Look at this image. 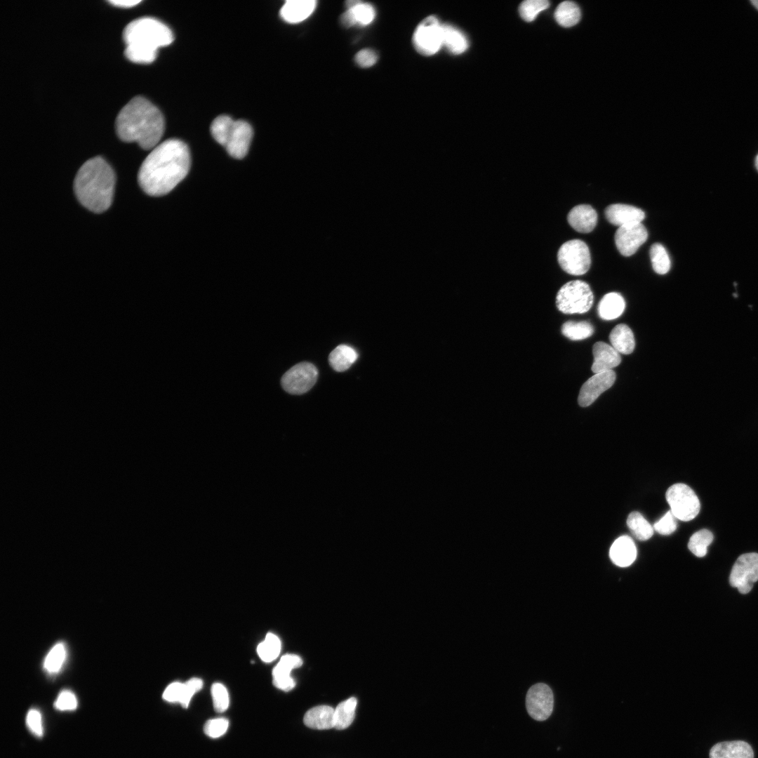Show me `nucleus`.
Here are the masks:
<instances>
[{"label":"nucleus","mask_w":758,"mask_h":758,"mask_svg":"<svg viewBox=\"0 0 758 758\" xmlns=\"http://www.w3.org/2000/svg\"><path fill=\"white\" fill-rule=\"evenodd\" d=\"M190 167L187 145L178 139H168L153 148L145 159L138 172V183L148 195L162 196L186 177Z\"/></svg>","instance_id":"1"},{"label":"nucleus","mask_w":758,"mask_h":758,"mask_svg":"<svg viewBox=\"0 0 758 758\" xmlns=\"http://www.w3.org/2000/svg\"><path fill=\"white\" fill-rule=\"evenodd\" d=\"M164 128L161 112L142 96L134 97L128 102L115 121L118 137L124 142H135L144 149H151L158 145Z\"/></svg>","instance_id":"2"},{"label":"nucleus","mask_w":758,"mask_h":758,"mask_svg":"<svg viewBox=\"0 0 758 758\" xmlns=\"http://www.w3.org/2000/svg\"><path fill=\"white\" fill-rule=\"evenodd\" d=\"M115 185L112 167L102 157L86 161L78 171L74 182L76 197L87 209L101 213L111 206Z\"/></svg>","instance_id":"3"},{"label":"nucleus","mask_w":758,"mask_h":758,"mask_svg":"<svg viewBox=\"0 0 758 758\" xmlns=\"http://www.w3.org/2000/svg\"><path fill=\"white\" fill-rule=\"evenodd\" d=\"M125 55L136 63L152 62L160 47L173 41L170 28L160 20L149 17L137 18L124 28Z\"/></svg>","instance_id":"4"},{"label":"nucleus","mask_w":758,"mask_h":758,"mask_svg":"<svg viewBox=\"0 0 758 758\" xmlns=\"http://www.w3.org/2000/svg\"><path fill=\"white\" fill-rule=\"evenodd\" d=\"M210 130L213 138L233 158L241 159L248 153L253 130L246 121L220 115L213 121Z\"/></svg>","instance_id":"5"},{"label":"nucleus","mask_w":758,"mask_h":758,"mask_svg":"<svg viewBox=\"0 0 758 758\" xmlns=\"http://www.w3.org/2000/svg\"><path fill=\"white\" fill-rule=\"evenodd\" d=\"M594 295L590 286L581 280L570 281L563 285L556 296V305L564 314H583L592 306Z\"/></svg>","instance_id":"6"},{"label":"nucleus","mask_w":758,"mask_h":758,"mask_svg":"<svg viewBox=\"0 0 758 758\" xmlns=\"http://www.w3.org/2000/svg\"><path fill=\"white\" fill-rule=\"evenodd\" d=\"M670 511L679 520L689 521L700 512V503L692 488L681 483L671 486L665 494Z\"/></svg>","instance_id":"7"},{"label":"nucleus","mask_w":758,"mask_h":758,"mask_svg":"<svg viewBox=\"0 0 758 758\" xmlns=\"http://www.w3.org/2000/svg\"><path fill=\"white\" fill-rule=\"evenodd\" d=\"M557 260L561 268L566 273L576 276L584 274L591 264L588 246L579 239L568 241L559 248Z\"/></svg>","instance_id":"8"},{"label":"nucleus","mask_w":758,"mask_h":758,"mask_svg":"<svg viewBox=\"0 0 758 758\" xmlns=\"http://www.w3.org/2000/svg\"><path fill=\"white\" fill-rule=\"evenodd\" d=\"M412 42L420 54L426 56L435 54L443 46L442 25L433 15L425 18L415 28Z\"/></svg>","instance_id":"9"},{"label":"nucleus","mask_w":758,"mask_h":758,"mask_svg":"<svg viewBox=\"0 0 758 758\" xmlns=\"http://www.w3.org/2000/svg\"><path fill=\"white\" fill-rule=\"evenodd\" d=\"M758 580V553L750 552L740 555L734 563L729 576L731 586L745 594L750 592L753 584Z\"/></svg>","instance_id":"10"},{"label":"nucleus","mask_w":758,"mask_h":758,"mask_svg":"<svg viewBox=\"0 0 758 758\" xmlns=\"http://www.w3.org/2000/svg\"><path fill=\"white\" fill-rule=\"evenodd\" d=\"M318 378L317 367L310 362L297 364L282 376L281 384L284 390L291 394H302L309 391Z\"/></svg>","instance_id":"11"},{"label":"nucleus","mask_w":758,"mask_h":758,"mask_svg":"<svg viewBox=\"0 0 758 758\" xmlns=\"http://www.w3.org/2000/svg\"><path fill=\"white\" fill-rule=\"evenodd\" d=\"M526 707L533 719L544 721L548 719L554 707V696L551 689L543 683L531 686L526 693Z\"/></svg>","instance_id":"12"},{"label":"nucleus","mask_w":758,"mask_h":758,"mask_svg":"<svg viewBox=\"0 0 758 758\" xmlns=\"http://www.w3.org/2000/svg\"><path fill=\"white\" fill-rule=\"evenodd\" d=\"M647 238V230L641 222L619 227L614 237L616 247L624 256L634 254Z\"/></svg>","instance_id":"13"},{"label":"nucleus","mask_w":758,"mask_h":758,"mask_svg":"<svg viewBox=\"0 0 758 758\" xmlns=\"http://www.w3.org/2000/svg\"><path fill=\"white\" fill-rule=\"evenodd\" d=\"M616 373L611 370L595 373L582 385L578 399L582 407L591 405L598 397L609 389L616 380Z\"/></svg>","instance_id":"14"},{"label":"nucleus","mask_w":758,"mask_h":758,"mask_svg":"<svg viewBox=\"0 0 758 758\" xmlns=\"http://www.w3.org/2000/svg\"><path fill=\"white\" fill-rule=\"evenodd\" d=\"M302 664V660L298 655L292 653L284 655L272 670L274 686L284 691L293 689L295 682L291 676V672L300 667Z\"/></svg>","instance_id":"15"},{"label":"nucleus","mask_w":758,"mask_h":758,"mask_svg":"<svg viewBox=\"0 0 758 758\" xmlns=\"http://www.w3.org/2000/svg\"><path fill=\"white\" fill-rule=\"evenodd\" d=\"M604 213L611 224L618 227L640 223L645 218L644 212L640 208L623 204L609 205L606 208Z\"/></svg>","instance_id":"16"},{"label":"nucleus","mask_w":758,"mask_h":758,"mask_svg":"<svg viewBox=\"0 0 758 758\" xmlns=\"http://www.w3.org/2000/svg\"><path fill=\"white\" fill-rule=\"evenodd\" d=\"M592 353L594 361L591 369L594 374L611 371L621 362L619 352L604 342L596 343Z\"/></svg>","instance_id":"17"},{"label":"nucleus","mask_w":758,"mask_h":758,"mask_svg":"<svg viewBox=\"0 0 758 758\" xmlns=\"http://www.w3.org/2000/svg\"><path fill=\"white\" fill-rule=\"evenodd\" d=\"M567 220L576 231L580 233H589L597 225V213L590 205H578L569 211Z\"/></svg>","instance_id":"18"},{"label":"nucleus","mask_w":758,"mask_h":758,"mask_svg":"<svg viewBox=\"0 0 758 758\" xmlns=\"http://www.w3.org/2000/svg\"><path fill=\"white\" fill-rule=\"evenodd\" d=\"M710 758H754L750 744L743 740L724 741L712 747Z\"/></svg>","instance_id":"19"},{"label":"nucleus","mask_w":758,"mask_h":758,"mask_svg":"<svg viewBox=\"0 0 758 758\" xmlns=\"http://www.w3.org/2000/svg\"><path fill=\"white\" fill-rule=\"evenodd\" d=\"M609 556L616 566H630L637 557V548L634 541L628 536L618 538L610 548Z\"/></svg>","instance_id":"20"},{"label":"nucleus","mask_w":758,"mask_h":758,"mask_svg":"<svg viewBox=\"0 0 758 758\" xmlns=\"http://www.w3.org/2000/svg\"><path fill=\"white\" fill-rule=\"evenodd\" d=\"M317 6L315 0H288L280 10L281 18L289 23H298L307 18Z\"/></svg>","instance_id":"21"},{"label":"nucleus","mask_w":758,"mask_h":758,"mask_svg":"<svg viewBox=\"0 0 758 758\" xmlns=\"http://www.w3.org/2000/svg\"><path fill=\"white\" fill-rule=\"evenodd\" d=\"M303 722L305 726L314 729L334 728V708L328 705L314 707L305 714Z\"/></svg>","instance_id":"22"},{"label":"nucleus","mask_w":758,"mask_h":758,"mask_svg":"<svg viewBox=\"0 0 758 758\" xmlns=\"http://www.w3.org/2000/svg\"><path fill=\"white\" fill-rule=\"evenodd\" d=\"M625 302L623 296L615 292L606 294L600 300L597 312L604 320H613L619 317L625 310Z\"/></svg>","instance_id":"23"},{"label":"nucleus","mask_w":758,"mask_h":758,"mask_svg":"<svg viewBox=\"0 0 758 758\" xmlns=\"http://www.w3.org/2000/svg\"><path fill=\"white\" fill-rule=\"evenodd\" d=\"M609 340L612 347L624 354H631L635 347L634 334L626 324L616 326L610 333Z\"/></svg>","instance_id":"24"},{"label":"nucleus","mask_w":758,"mask_h":758,"mask_svg":"<svg viewBox=\"0 0 758 758\" xmlns=\"http://www.w3.org/2000/svg\"><path fill=\"white\" fill-rule=\"evenodd\" d=\"M443 46L455 55L465 52L469 46L465 35L458 28L448 24L442 25Z\"/></svg>","instance_id":"25"},{"label":"nucleus","mask_w":758,"mask_h":758,"mask_svg":"<svg viewBox=\"0 0 758 758\" xmlns=\"http://www.w3.org/2000/svg\"><path fill=\"white\" fill-rule=\"evenodd\" d=\"M357 351L347 345L337 346L329 354L328 361L336 371L347 370L357 359Z\"/></svg>","instance_id":"26"},{"label":"nucleus","mask_w":758,"mask_h":758,"mask_svg":"<svg viewBox=\"0 0 758 758\" xmlns=\"http://www.w3.org/2000/svg\"><path fill=\"white\" fill-rule=\"evenodd\" d=\"M357 704V699L351 697L338 705L334 709L335 729L343 730L350 726L354 719Z\"/></svg>","instance_id":"27"},{"label":"nucleus","mask_w":758,"mask_h":758,"mask_svg":"<svg viewBox=\"0 0 758 758\" xmlns=\"http://www.w3.org/2000/svg\"><path fill=\"white\" fill-rule=\"evenodd\" d=\"M580 10L578 5L568 1L561 3L554 13L556 21L564 27L574 26L580 21Z\"/></svg>","instance_id":"28"},{"label":"nucleus","mask_w":758,"mask_h":758,"mask_svg":"<svg viewBox=\"0 0 758 758\" xmlns=\"http://www.w3.org/2000/svg\"><path fill=\"white\" fill-rule=\"evenodd\" d=\"M627 525L631 533L639 540H646L653 534V528L638 512H632L628 515Z\"/></svg>","instance_id":"29"},{"label":"nucleus","mask_w":758,"mask_h":758,"mask_svg":"<svg viewBox=\"0 0 758 758\" xmlns=\"http://www.w3.org/2000/svg\"><path fill=\"white\" fill-rule=\"evenodd\" d=\"M346 7L347 9L352 12L356 24L367 25L375 18V8L369 3H364L357 0L347 1Z\"/></svg>","instance_id":"30"},{"label":"nucleus","mask_w":758,"mask_h":758,"mask_svg":"<svg viewBox=\"0 0 758 758\" xmlns=\"http://www.w3.org/2000/svg\"><path fill=\"white\" fill-rule=\"evenodd\" d=\"M281 647L279 638L276 634L270 632L267 634L265 639L258 644L257 652L263 662L270 663L279 656Z\"/></svg>","instance_id":"31"},{"label":"nucleus","mask_w":758,"mask_h":758,"mask_svg":"<svg viewBox=\"0 0 758 758\" xmlns=\"http://www.w3.org/2000/svg\"><path fill=\"white\" fill-rule=\"evenodd\" d=\"M561 333L571 340H580L590 337L594 333V327L586 321H568L562 325Z\"/></svg>","instance_id":"32"},{"label":"nucleus","mask_w":758,"mask_h":758,"mask_svg":"<svg viewBox=\"0 0 758 758\" xmlns=\"http://www.w3.org/2000/svg\"><path fill=\"white\" fill-rule=\"evenodd\" d=\"M714 539L712 533L703 528L694 533L690 538L688 548L696 557H703L707 552V547Z\"/></svg>","instance_id":"33"},{"label":"nucleus","mask_w":758,"mask_h":758,"mask_svg":"<svg viewBox=\"0 0 758 758\" xmlns=\"http://www.w3.org/2000/svg\"><path fill=\"white\" fill-rule=\"evenodd\" d=\"M649 255L653 269L657 274H665L670 270V260L662 244H653L650 248Z\"/></svg>","instance_id":"34"},{"label":"nucleus","mask_w":758,"mask_h":758,"mask_svg":"<svg viewBox=\"0 0 758 758\" xmlns=\"http://www.w3.org/2000/svg\"><path fill=\"white\" fill-rule=\"evenodd\" d=\"M66 658V649L63 643L56 644L47 654L44 667L49 673H56L62 667Z\"/></svg>","instance_id":"35"},{"label":"nucleus","mask_w":758,"mask_h":758,"mask_svg":"<svg viewBox=\"0 0 758 758\" xmlns=\"http://www.w3.org/2000/svg\"><path fill=\"white\" fill-rule=\"evenodd\" d=\"M549 6L550 3L546 0H526L520 4L519 13L524 20L531 22L535 20L539 13Z\"/></svg>","instance_id":"36"},{"label":"nucleus","mask_w":758,"mask_h":758,"mask_svg":"<svg viewBox=\"0 0 758 758\" xmlns=\"http://www.w3.org/2000/svg\"><path fill=\"white\" fill-rule=\"evenodd\" d=\"M214 710L217 712L226 711L230 705L227 689L220 683H214L211 689Z\"/></svg>","instance_id":"37"},{"label":"nucleus","mask_w":758,"mask_h":758,"mask_svg":"<svg viewBox=\"0 0 758 758\" xmlns=\"http://www.w3.org/2000/svg\"><path fill=\"white\" fill-rule=\"evenodd\" d=\"M229 727V721L225 718H215L208 720L204 726L205 734L211 738H218L224 735Z\"/></svg>","instance_id":"38"},{"label":"nucleus","mask_w":758,"mask_h":758,"mask_svg":"<svg viewBox=\"0 0 758 758\" xmlns=\"http://www.w3.org/2000/svg\"><path fill=\"white\" fill-rule=\"evenodd\" d=\"M203 687V681L199 678H192L183 683L182 696L180 704L187 708L193 696Z\"/></svg>","instance_id":"39"},{"label":"nucleus","mask_w":758,"mask_h":758,"mask_svg":"<svg viewBox=\"0 0 758 758\" xmlns=\"http://www.w3.org/2000/svg\"><path fill=\"white\" fill-rule=\"evenodd\" d=\"M77 699L70 691L64 690L60 693L54 703V707L60 711H72L77 707Z\"/></svg>","instance_id":"40"},{"label":"nucleus","mask_w":758,"mask_h":758,"mask_svg":"<svg viewBox=\"0 0 758 758\" xmlns=\"http://www.w3.org/2000/svg\"><path fill=\"white\" fill-rule=\"evenodd\" d=\"M676 519L675 516L670 510L654 524L653 528L661 535H670L677 529Z\"/></svg>","instance_id":"41"},{"label":"nucleus","mask_w":758,"mask_h":758,"mask_svg":"<svg viewBox=\"0 0 758 758\" xmlns=\"http://www.w3.org/2000/svg\"><path fill=\"white\" fill-rule=\"evenodd\" d=\"M26 724L30 731L36 736L43 735L42 718L41 713L36 709H31L27 714Z\"/></svg>","instance_id":"42"},{"label":"nucleus","mask_w":758,"mask_h":758,"mask_svg":"<svg viewBox=\"0 0 758 758\" xmlns=\"http://www.w3.org/2000/svg\"><path fill=\"white\" fill-rule=\"evenodd\" d=\"M354 60L361 67H371L376 63L378 55L375 51L365 48L359 51L355 55Z\"/></svg>","instance_id":"43"},{"label":"nucleus","mask_w":758,"mask_h":758,"mask_svg":"<svg viewBox=\"0 0 758 758\" xmlns=\"http://www.w3.org/2000/svg\"><path fill=\"white\" fill-rule=\"evenodd\" d=\"M183 688V683L175 681L170 684L164 690L162 697L170 703H180Z\"/></svg>","instance_id":"44"},{"label":"nucleus","mask_w":758,"mask_h":758,"mask_svg":"<svg viewBox=\"0 0 758 758\" xmlns=\"http://www.w3.org/2000/svg\"><path fill=\"white\" fill-rule=\"evenodd\" d=\"M340 21L343 26H344L345 27H350L356 25V22L352 15V13L348 9H347V11L342 14L340 18Z\"/></svg>","instance_id":"45"},{"label":"nucleus","mask_w":758,"mask_h":758,"mask_svg":"<svg viewBox=\"0 0 758 758\" xmlns=\"http://www.w3.org/2000/svg\"><path fill=\"white\" fill-rule=\"evenodd\" d=\"M109 2L118 7L130 8L140 2V0H110Z\"/></svg>","instance_id":"46"},{"label":"nucleus","mask_w":758,"mask_h":758,"mask_svg":"<svg viewBox=\"0 0 758 758\" xmlns=\"http://www.w3.org/2000/svg\"><path fill=\"white\" fill-rule=\"evenodd\" d=\"M751 3L758 10V0H752Z\"/></svg>","instance_id":"47"},{"label":"nucleus","mask_w":758,"mask_h":758,"mask_svg":"<svg viewBox=\"0 0 758 758\" xmlns=\"http://www.w3.org/2000/svg\"><path fill=\"white\" fill-rule=\"evenodd\" d=\"M755 166H756L757 169L758 170V154H757V157L755 159Z\"/></svg>","instance_id":"48"}]
</instances>
